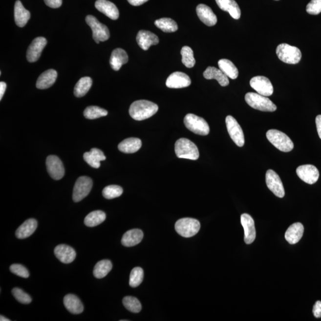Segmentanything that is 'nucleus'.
Returning a JSON list of instances; mask_svg holds the SVG:
<instances>
[{
    "instance_id": "47",
    "label": "nucleus",
    "mask_w": 321,
    "mask_h": 321,
    "mask_svg": "<svg viewBox=\"0 0 321 321\" xmlns=\"http://www.w3.org/2000/svg\"><path fill=\"white\" fill-rule=\"evenodd\" d=\"M313 314L315 318H321V301L318 300L315 303L313 308Z\"/></svg>"
},
{
    "instance_id": "7",
    "label": "nucleus",
    "mask_w": 321,
    "mask_h": 321,
    "mask_svg": "<svg viewBox=\"0 0 321 321\" xmlns=\"http://www.w3.org/2000/svg\"><path fill=\"white\" fill-rule=\"evenodd\" d=\"M186 127L192 132L201 136H207L210 133L208 123L202 117L193 114L186 115L184 119Z\"/></svg>"
},
{
    "instance_id": "31",
    "label": "nucleus",
    "mask_w": 321,
    "mask_h": 321,
    "mask_svg": "<svg viewBox=\"0 0 321 321\" xmlns=\"http://www.w3.org/2000/svg\"><path fill=\"white\" fill-rule=\"evenodd\" d=\"M206 79H215L221 86H227L229 84L228 77L220 69L214 67H208L204 72Z\"/></svg>"
},
{
    "instance_id": "28",
    "label": "nucleus",
    "mask_w": 321,
    "mask_h": 321,
    "mask_svg": "<svg viewBox=\"0 0 321 321\" xmlns=\"http://www.w3.org/2000/svg\"><path fill=\"white\" fill-rule=\"evenodd\" d=\"M216 4L222 10L229 12L233 19H239L241 10L235 0H215Z\"/></svg>"
},
{
    "instance_id": "49",
    "label": "nucleus",
    "mask_w": 321,
    "mask_h": 321,
    "mask_svg": "<svg viewBox=\"0 0 321 321\" xmlns=\"http://www.w3.org/2000/svg\"><path fill=\"white\" fill-rule=\"evenodd\" d=\"M128 1L133 6H139V5L145 3L148 0H128Z\"/></svg>"
},
{
    "instance_id": "37",
    "label": "nucleus",
    "mask_w": 321,
    "mask_h": 321,
    "mask_svg": "<svg viewBox=\"0 0 321 321\" xmlns=\"http://www.w3.org/2000/svg\"><path fill=\"white\" fill-rule=\"evenodd\" d=\"M155 26L164 32L171 33L177 31L176 22L170 18H161L155 21Z\"/></svg>"
},
{
    "instance_id": "24",
    "label": "nucleus",
    "mask_w": 321,
    "mask_h": 321,
    "mask_svg": "<svg viewBox=\"0 0 321 321\" xmlns=\"http://www.w3.org/2000/svg\"><path fill=\"white\" fill-rule=\"evenodd\" d=\"M38 223L34 218L27 219L18 228L16 232V236L19 239H24L31 236L37 229Z\"/></svg>"
},
{
    "instance_id": "25",
    "label": "nucleus",
    "mask_w": 321,
    "mask_h": 321,
    "mask_svg": "<svg viewBox=\"0 0 321 321\" xmlns=\"http://www.w3.org/2000/svg\"><path fill=\"white\" fill-rule=\"evenodd\" d=\"M14 12L16 24L21 27L25 26L31 18V13L23 7L19 0L16 1Z\"/></svg>"
},
{
    "instance_id": "36",
    "label": "nucleus",
    "mask_w": 321,
    "mask_h": 321,
    "mask_svg": "<svg viewBox=\"0 0 321 321\" xmlns=\"http://www.w3.org/2000/svg\"><path fill=\"white\" fill-rule=\"evenodd\" d=\"M112 268V265L110 260H100L95 265L93 273L96 278H103L110 272Z\"/></svg>"
},
{
    "instance_id": "19",
    "label": "nucleus",
    "mask_w": 321,
    "mask_h": 321,
    "mask_svg": "<svg viewBox=\"0 0 321 321\" xmlns=\"http://www.w3.org/2000/svg\"><path fill=\"white\" fill-rule=\"evenodd\" d=\"M137 43L140 47L145 51L148 50L150 46L155 45L159 43V38L155 34L150 31L142 30L138 32L136 37Z\"/></svg>"
},
{
    "instance_id": "13",
    "label": "nucleus",
    "mask_w": 321,
    "mask_h": 321,
    "mask_svg": "<svg viewBox=\"0 0 321 321\" xmlns=\"http://www.w3.org/2000/svg\"><path fill=\"white\" fill-rule=\"evenodd\" d=\"M46 168L50 176L54 180L62 179L64 175V167L58 156L49 155L46 158Z\"/></svg>"
},
{
    "instance_id": "51",
    "label": "nucleus",
    "mask_w": 321,
    "mask_h": 321,
    "mask_svg": "<svg viewBox=\"0 0 321 321\" xmlns=\"http://www.w3.org/2000/svg\"><path fill=\"white\" fill-rule=\"evenodd\" d=\"M0 321H10V320L8 319V318L4 317V316H2L1 315V316H0Z\"/></svg>"
},
{
    "instance_id": "5",
    "label": "nucleus",
    "mask_w": 321,
    "mask_h": 321,
    "mask_svg": "<svg viewBox=\"0 0 321 321\" xmlns=\"http://www.w3.org/2000/svg\"><path fill=\"white\" fill-rule=\"evenodd\" d=\"M276 53L278 59L287 64H298L301 58L300 49L287 43H281L278 45Z\"/></svg>"
},
{
    "instance_id": "50",
    "label": "nucleus",
    "mask_w": 321,
    "mask_h": 321,
    "mask_svg": "<svg viewBox=\"0 0 321 321\" xmlns=\"http://www.w3.org/2000/svg\"><path fill=\"white\" fill-rule=\"evenodd\" d=\"M6 87V84L4 82H1V83H0V100H1L2 97H3Z\"/></svg>"
},
{
    "instance_id": "39",
    "label": "nucleus",
    "mask_w": 321,
    "mask_h": 321,
    "mask_svg": "<svg viewBox=\"0 0 321 321\" xmlns=\"http://www.w3.org/2000/svg\"><path fill=\"white\" fill-rule=\"evenodd\" d=\"M182 56V63L186 67L192 68L195 64V59L194 58L193 51L188 46H185L181 50Z\"/></svg>"
},
{
    "instance_id": "38",
    "label": "nucleus",
    "mask_w": 321,
    "mask_h": 321,
    "mask_svg": "<svg viewBox=\"0 0 321 321\" xmlns=\"http://www.w3.org/2000/svg\"><path fill=\"white\" fill-rule=\"evenodd\" d=\"M84 114L86 119L93 120L107 116L108 111L99 107L90 106L85 109Z\"/></svg>"
},
{
    "instance_id": "26",
    "label": "nucleus",
    "mask_w": 321,
    "mask_h": 321,
    "mask_svg": "<svg viewBox=\"0 0 321 321\" xmlns=\"http://www.w3.org/2000/svg\"><path fill=\"white\" fill-rule=\"evenodd\" d=\"M57 72L54 69H49L41 74L37 82L38 89H45L49 88L56 82Z\"/></svg>"
},
{
    "instance_id": "34",
    "label": "nucleus",
    "mask_w": 321,
    "mask_h": 321,
    "mask_svg": "<svg viewBox=\"0 0 321 321\" xmlns=\"http://www.w3.org/2000/svg\"><path fill=\"white\" fill-rule=\"evenodd\" d=\"M106 218V214L102 211H95L90 213L85 218L84 223L87 227H94L103 223Z\"/></svg>"
},
{
    "instance_id": "29",
    "label": "nucleus",
    "mask_w": 321,
    "mask_h": 321,
    "mask_svg": "<svg viewBox=\"0 0 321 321\" xmlns=\"http://www.w3.org/2000/svg\"><path fill=\"white\" fill-rule=\"evenodd\" d=\"M84 158L90 166L93 168L98 169L101 166L100 162L106 160V157L100 150L92 148L90 152L84 153Z\"/></svg>"
},
{
    "instance_id": "9",
    "label": "nucleus",
    "mask_w": 321,
    "mask_h": 321,
    "mask_svg": "<svg viewBox=\"0 0 321 321\" xmlns=\"http://www.w3.org/2000/svg\"><path fill=\"white\" fill-rule=\"evenodd\" d=\"M93 182L91 178L87 176H82L77 180L73 192L74 202H78L86 197L91 191Z\"/></svg>"
},
{
    "instance_id": "44",
    "label": "nucleus",
    "mask_w": 321,
    "mask_h": 321,
    "mask_svg": "<svg viewBox=\"0 0 321 321\" xmlns=\"http://www.w3.org/2000/svg\"><path fill=\"white\" fill-rule=\"evenodd\" d=\"M10 270L11 273L22 278H27L29 277L28 270L22 265L13 264L10 266Z\"/></svg>"
},
{
    "instance_id": "33",
    "label": "nucleus",
    "mask_w": 321,
    "mask_h": 321,
    "mask_svg": "<svg viewBox=\"0 0 321 321\" xmlns=\"http://www.w3.org/2000/svg\"><path fill=\"white\" fill-rule=\"evenodd\" d=\"M219 69L226 75L228 78L232 79L237 78L238 71L237 68L233 63L227 59H221L218 63Z\"/></svg>"
},
{
    "instance_id": "1",
    "label": "nucleus",
    "mask_w": 321,
    "mask_h": 321,
    "mask_svg": "<svg viewBox=\"0 0 321 321\" xmlns=\"http://www.w3.org/2000/svg\"><path fill=\"white\" fill-rule=\"evenodd\" d=\"M158 110V106L156 104L147 100H139L131 104L129 114L134 120L142 121L153 116Z\"/></svg>"
},
{
    "instance_id": "4",
    "label": "nucleus",
    "mask_w": 321,
    "mask_h": 321,
    "mask_svg": "<svg viewBox=\"0 0 321 321\" xmlns=\"http://www.w3.org/2000/svg\"><path fill=\"white\" fill-rule=\"evenodd\" d=\"M267 138L274 147L282 152H288L293 150L294 144L286 134L278 130L272 129L267 131Z\"/></svg>"
},
{
    "instance_id": "23",
    "label": "nucleus",
    "mask_w": 321,
    "mask_h": 321,
    "mask_svg": "<svg viewBox=\"0 0 321 321\" xmlns=\"http://www.w3.org/2000/svg\"><path fill=\"white\" fill-rule=\"evenodd\" d=\"M63 302H64L65 308L71 314L78 315L81 314L84 311L83 303H82L80 299L75 295H67L64 298Z\"/></svg>"
},
{
    "instance_id": "15",
    "label": "nucleus",
    "mask_w": 321,
    "mask_h": 321,
    "mask_svg": "<svg viewBox=\"0 0 321 321\" xmlns=\"http://www.w3.org/2000/svg\"><path fill=\"white\" fill-rule=\"evenodd\" d=\"M47 41L43 37L36 38L27 49L26 57L27 61L34 63L38 61L42 51L45 47Z\"/></svg>"
},
{
    "instance_id": "17",
    "label": "nucleus",
    "mask_w": 321,
    "mask_h": 321,
    "mask_svg": "<svg viewBox=\"0 0 321 321\" xmlns=\"http://www.w3.org/2000/svg\"><path fill=\"white\" fill-rule=\"evenodd\" d=\"M241 224L245 231V241L249 245L254 242L256 237L255 222L252 216L248 214H243L241 215Z\"/></svg>"
},
{
    "instance_id": "12",
    "label": "nucleus",
    "mask_w": 321,
    "mask_h": 321,
    "mask_svg": "<svg viewBox=\"0 0 321 321\" xmlns=\"http://www.w3.org/2000/svg\"><path fill=\"white\" fill-rule=\"evenodd\" d=\"M250 85L252 88L256 90L257 94L265 96V97H269L273 94V85L271 81L265 76L254 77L250 81Z\"/></svg>"
},
{
    "instance_id": "40",
    "label": "nucleus",
    "mask_w": 321,
    "mask_h": 321,
    "mask_svg": "<svg viewBox=\"0 0 321 321\" xmlns=\"http://www.w3.org/2000/svg\"><path fill=\"white\" fill-rule=\"evenodd\" d=\"M123 303L126 309L133 313H139L142 306L138 299L132 296H126L123 300Z\"/></svg>"
},
{
    "instance_id": "14",
    "label": "nucleus",
    "mask_w": 321,
    "mask_h": 321,
    "mask_svg": "<svg viewBox=\"0 0 321 321\" xmlns=\"http://www.w3.org/2000/svg\"><path fill=\"white\" fill-rule=\"evenodd\" d=\"M296 173L301 180L309 185L316 183L320 177V172L317 167L310 164L298 167Z\"/></svg>"
},
{
    "instance_id": "46",
    "label": "nucleus",
    "mask_w": 321,
    "mask_h": 321,
    "mask_svg": "<svg viewBox=\"0 0 321 321\" xmlns=\"http://www.w3.org/2000/svg\"><path fill=\"white\" fill-rule=\"evenodd\" d=\"M46 5L53 9H57L61 7L62 5V0H43Z\"/></svg>"
},
{
    "instance_id": "45",
    "label": "nucleus",
    "mask_w": 321,
    "mask_h": 321,
    "mask_svg": "<svg viewBox=\"0 0 321 321\" xmlns=\"http://www.w3.org/2000/svg\"><path fill=\"white\" fill-rule=\"evenodd\" d=\"M306 12L312 15L321 13V0H311L306 6Z\"/></svg>"
},
{
    "instance_id": "10",
    "label": "nucleus",
    "mask_w": 321,
    "mask_h": 321,
    "mask_svg": "<svg viewBox=\"0 0 321 321\" xmlns=\"http://www.w3.org/2000/svg\"><path fill=\"white\" fill-rule=\"evenodd\" d=\"M226 123L230 138L238 147H243L245 145V136L242 128L236 120L231 116H228L226 119Z\"/></svg>"
},
{
    "instance_id": "20",
    "label": "nucleus",
    "mask_w": 321,
    "mask_h": 321,
    "mask_svg": "<svg viewBox=\"0 0 321 321\" xmlns=\"http://www.w3.org/2000/svg\"><path fill=\"white\" fill-rule=\"evenodd\" d=\"M95 7L112 20H117L119 17V12L116 5L107 0H97Z\"/></svg>"
},
{
    "instance_id": "3",
    "label": "nucleus",
    "mask_w": 321,
    "mask_h": 321,
    "mask_svg": "<svg viewBox=\"0 0 321 321\" xmlns=\"http://www.w3.org/2000/svg\"><path fill=\"white\" fill-rule=\"evenodd\" d=\"M245 101L249 106L257 110L274 112L277 109V106L270 99L257 93H247Z\"/></svg>"
},
{
    "instance_id": "18",
    "label": "nucleus",
    "mask_w": 321,
    "mask_h": 321,
    "mask_svg": "<svg viewBox=\"0 0 321 321\" xmlns=\"http://www.w3.org/2000/svg\"><path fill=\"white\" fill-rule=\"evenodd\" d=\"M196 13L200 20L208 26H213L217 22V18L210 7L201 4L196 7Z\"/></svg>"
},
{
    "instance_id": "48",
    "label": "nucleus",
    "mask_w": 321,
    "mask_h": 321,
    "mask_svg": "<svg viewBox=\"0 0 321 321\" xmlns=\"http://www.w3.org/2000/svg\"><path fill=\"white\" fill-rule=\"evenodd\" d=\"M315 122H316L318 135H319L320 138L321 139V115H319V116H318L316 117Z\"/></svg>"
},
{
    "instance_id": "35",
    "label": "nucleus",
    "mask_w": 321,
    "mask_h": 321,
    "mask_svg": "<svg viewBox=\"0 0 321 321\" xmlns=\"http://www.w3.org/2000/svg\"><path fill=\"white\" fill-rule=\"evenodd\" d=\"M92 85V79L89 77L82 78L76 84L74 89V94L76 97L81 98L86 95Z\"/></svg>"
},
{
    "instance_id": "43",
    "label": "nucleus",
    "mask_w": 321,
    "mask_h": 321,
    "mask_svg": "<svg viewBox=\"0 0 321 321\" xmlns=\"http://www.w3.org/2000/svg\"><path fill=\"white\" fill-rule=\"evenodd\" d=\"M12 294L15 298L19 302L27 304L32 302V299L28 294L19 288H14L12 290Z\"/></svg>"
},
{
    "instance_id": "2",
    "label": "nucleus",
    "mask_w": 321,
    "mask_h": 321,
    "mask_svg": "<svg viewBox=\"0 0 321 321\" xmlns=\"http://www.w3.org/2000/svg\"><path fill=\"white\" fill-rule=\"evenodd\" d=\"M175 152L178 158L196 160L199 157L198 148L188 139L181 138L175 144Z\"/></svg>"
},
{
    "instance_id": "6",
    "label": "nucleus",
    "mask_w": 321,
    "mask_h": 321,
    "mask_svg": "<svg viewBox=\"0 0 321 321\" xmlns=\"http://www.w3.org/2000/svg\"><path fill=\"white\" fill-rule=\"evenodd\" d=\"M201 224L196 219L184 218L180 219L175 223V229L178 235L189 238L194 236L199 232Z\"/></svg>"
},
{
    "instance_id": "41",
    "label": "nucleus",
    "mask_w": 321,
    "mask_h": 321,
    "mask_svg": "<svg viewBox=\"0 0 321 321\" xmlns=\"http://www.w3.org/2000/svg\"><path fill=\"white\" fill-rule=\"evenodd\" d=\"M144 270L140 267H136L131 270L130 275L129 284L131 287H138L144 279Z\"/></svg>"
},
{
    "instance_id": "22",
    "label": "nucleus",
    "mask_w": 321,
    "mask_h": 321,
    "mask_svg": "<svg viewBox=\"0 0 321 321\" xmlns=\"http://www.w3.org/2000/svg\"><path fill=\"white\" fill-rule=\"evenodd\" d=\"M304 227L300 223H296L291 225L285 233V238L292 245L297 243L302 237Z\"/></svg>"
},
{
    "instance_id": "42",
    "label": "nucleus",
    "mask_w": 321,
    "mask_h": 321,
    "mask_svg": "<svg viewBox=\"0 0 321 321\" xmlns=\"http://www.w3.org/2000/svg\"><path fill=\"white\" fill-rule=\"evenodd\" d=\"M123 190L117 185H109L103 189V195L106 199H112L122 195Z\"/></svg>"
},
{
    "instance_id": "21",
    "label": "nucleus",
    "mask_w": 321,
    "mask_h": 321,
    "mask_svg": "<svg viewBox=\"0 0 321 321\" xmlns=\"http://www.w3.org/2000/svg\"><path fill=\"white\" fill-rule=\"evenodd\" d=\"M54 254L60 261L70 263L75 259L76 254L75 250L66 245H60L54 249Z\"/></svg>"
},
{
    "instance_id": "27",
    "label": "nucleus",
    "mask_w": 321,
    "mask_h": 321,
    "mask_svg": "<svg viewBox=\"0 0 321 321\" xmlns=\"http://www.w3.org/2000/svg\"><path fill=\"white\" fill-rule=\"evenodd\" d=\"M128 54L124 49L117 48L112 52L109 63L112 69L118 71L123 64L128 62Z\"/></svg>"
},
{
    "instance_id": "8",
    "label": "nucleus",
    "mask_w": 321,
    "mask_h": 321,
    "mask_svg": "<svg viewBox=\"0 0 321 321\" xmlns=\"http://www.w3.org/2000/svg\"><path fill=\"white\" fill-rule=\"evenodd\" d=\"M86 22L92 29V37L96 43L104 42L109 39L110 35L108 27L100 22L94 16H87Z\"/></svg>"
},
{
    "instance_id": "11",
    "label": "nucleus",
    "mask_w": 321,
    "mask_h": 321,
    "mask_svg": "<svg viewBox=\"0 0 321 321\" xmlns=\"http://www.w3.org/2000/svg\"><path fill=\"white\" fill-rule=\"evenodd\" d=\"M266 183L270 190L278 197H283L285 191L280 177L273 170H268L266 173Z\"/></svg>"
},
{
    "instance_id": "30",
    "label": "nucleus",
    "mask_w": 321,
    "mask_h": 321,
    "mask_svg": "<svg viewBox=\"0 0 321 321\" xmlns=\"http://www.w3.org/2000/svg\"><path fill=\"white\" fill-rule=\"evenodd\" d=\"M144 237V233L139 229L128 230L123 235L122 243L126 247H132L138 245Z\"/></svg>"
},
{
    "instance_id": "16",
    "label": "nucleus",
    "mask_w": 321,
    "mask_h": 321,
    "mask_svg": "<svg viewBox=\"0 0 321 321\" xmlns=\"http://www.w3.org/2000/svg\"><path fill=\"white\" fill-rule=\"evenodd\" d=\"M191 84V80L189 76L180 71L172 73L166 81V86L169 88H183L190 86Z\"/></svg>"
},
{
    "instance_id": "32",
    "label": "nucleus",
    "mask_w": 321,
    "mask_h": 321,
    "mask_svg": "<svg viewBox=\"0 0 321 321\" xmlns=\"http://www.w3.org/2000/svg\"><path fill=\"white\" fill-rule=\"evenodd\" d=\"M142 147L141 140L139 138H128L120 142L119 150L126 153H133L138 151Z\"/></svg>"
}]
</instances>
